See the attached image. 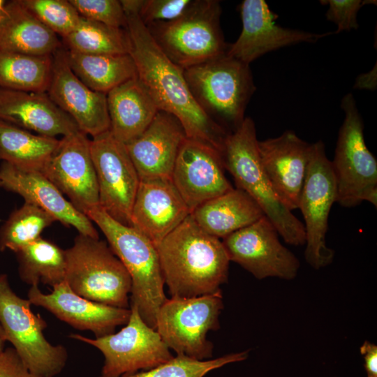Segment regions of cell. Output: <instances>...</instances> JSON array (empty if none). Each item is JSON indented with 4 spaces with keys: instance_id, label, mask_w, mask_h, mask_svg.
<instances>
[{
    "instance_id": "6da1fadb",
    "label": "cell",
    "mask_w": 377,
    "mask_h": 377,
    "mask_svg": "<svg viewBox=\"0 0 377 377\" xmlns=\"http://www.w3.org/2000/svg\"><path fill=\"white\" fill-rule=\"evenodd\" d=\"M126 16L129 52L138 78L159 110L174 115L186 137L207 144L222 154L230 134L210 119L196 103L184 76V70L172 62L151 38L138 15Z\"/></svg>"
},
{
    "instance_id": "7a4b0ae2",
    "label": "cell",
    "mask_w": 377,
    "mask_h": 377,
    "mask_svg": "<svg viewBox=\"0 0 377 377\" xmlns=\"http://www.w3.org/2000/svg\"><path fill=\"white\" fill-rule=\"evenodd\" d=\"M171 297L221 293L230 259L222 241L205 232L191 214L156 246Z\"/></svg>"
},
{
    "instance_id": "3957f363",
    "label": "cell",
    "mask_w": 377,
    "mask_h": 377,
    "mask_svg": "<svg viewBox=\"0 0 377 377\" xmlns=\"http://www.w3.org/2000/svg\"><path fill=\"white\" fill-rule=\"evenodd\" d=\"M86 216L104 234L130 275V306H135L142 320L155 329L158 311L167 299L156 246L133 227L113 219L100 206Z\"/></svg>"
},
{
    "instance_id": "277c9868",
    "label": "cell",
    "mask_w": 377,
    "mask_h": 377,
    "mask_svg": "<svg viewBox=\"0 0 377 377\" xmlns=\"http://www.w3.org/2000/svg\"><path fill=\"white\" fill-rule=\"evenodd\" d=\"M254 121L245 117L230 133L221 154L224 168L237 188L248 193L260 207L284 241L293 246L305 244L303 223L276 195L260 163Z\"/></svg>"
},
{
    "instance_id": "5b68a950",
    "label": "cell",
    "mask_w": 377,
    "mask_h": 377,
    "mask_svg": "<svg viewBox=\"0 0 377 377\" xmlns=\"http://www.w3.org/2000/svg\"><path fill=\"white\" fill-rule=\"evenodd\" d=\"M184 76L196 103L210 119L229 133L240 126L256 89L249 64L226 52L184 69Z\"/></svg>"
},
{
    "instance_id": "8992f818",
    "label": "cell",
    "mask_w": 377,
    "mask_h": 377,
    "mask_svg": "<svg viewBox=\"0 0 377 377\" xmlns=\"http://www.w3.org/2000/svg\"><path fill=\"white\" fill-rule=\"evenodd\" d=\"M65 256V281L74 293L111 306L130 308L131 279L109 244L79 234Z\"/></svg>"
},
{
    "instance_id": "52a82bcc",
    "label": "cell",
    "mask_w": 377,
    "mask_h": 377,
    "mask_svg": "<svg viewBox=\"0 0 377 377\" xmlns=\"http://www.w3.org/2000/svg\"><path fill=\"white\" fill-rule=\"evenodd\" d=\"M220 2L194 0L181 17L145 25L165 56L183 70L225 54Z\"/></svg>"
},
{
    "instance_id": "ba28073f",
    "label": "cell",
    "mask_w": 377,
    "mask_h": 377,
    "mask_svg": "<svg viewBox=\"0 0 377 377\" xmlns=\"http://www.w3.org/2000/svg\"><path fill=\"white\" fill-rule=\"evenodd\" d=\"M31 305L13 291L7 274H0V323L6 341L31 373L55 377L64 369L68 353L64 346L53 345L45 337L47 323L34 313Z\"/></svg>"
},
{
    "instance_id": "9c48e42d",
    "label": "cell",
    "mask_w": 377,
    "mask_h": 377,
    "mask_svg": "<svg viewBox=\"0 0 377 377\" xmlns=\"http://www.w3.org/2000/svg\"><path fill=\"white\" fill-rule=\"evenodd\" d=\"M345 117L340 128L333 161L337 202L353 207L367 201L377 206V161L364 137V124L353 95L341 99Z\"/></svg>"
},
{
    "instance_id": "30bf717a",
    "label": "cell",
    "mask_w": 377,
    "mask_h": 377,
    "mask_svg": "<svg viewBox=\"0 0 377 377\" xmlns=\"http://www.w3.org/2000/svg\"><path fill=\"white\" fill-rule=\"evenodd\" d=\"M223 308L221 293L194 297H170L160 307L156 330L177 355L211 359L213 344L207 335L219 328Z\"/></svg>"
},
{
    "instance_id": "8fae6325",
    "label": "cell",
    "mask_w": 377,
    "mask_h": 377,
    "mask_svg": "<svg viewBox=\"0 0 377 377\" xmlns=\"http://www.w3.org/2000/svg\"><path fill=\"white\" fill-rule=\"evenodd\" d=\"M131 316L119 332L98 338L79 334L69 337L98 349L104 357L100 377H121L154 368L170 360L173 355L156 329L130 306Z\"/></svg>"
},
{
    "instance_id": "7c38bea8",
    "label": "cell",
    "mask_w": 377,
    "mask_h": 377,
    "mask_svg": "<svg viewBox=\"0 0 377 377\" xmlns=\"http://www.w3.org/2000/svg\"><path fill=\"white\" fill-rule=\"evenodd\" d=\"M337 197L332 163L324 142L318 140L311 144L298 207L304 221L305 260L316 269L330 265L334 258V252L327 246L325 239L330 212Z\"/></svg>"
},
{
    "instance_id": "4fadbf2b",
    "label": "cell",
    "mask_w": 377,
    "mask_h": 377,
    "mask_svg": "<svg viewBox=\"0 0 377 377\" xmlns=\"http://www.w3.org/2000/svg\"><path fill=\"white\" fill-rule=\"evenodd\" d=\"M90 151L99 206L115 221L131 226V212L140 180L126 145L108 131L92 138Z\"/></svg>"
},
{
    "instance_id": "5bb4252c",
    "label": "cell",
    "mask_w": 377,
    "mask_h": 377,
    "mask_svg": "<svg viewBox=\"0 0 377 377\" xmlns=\"http://www.w3.org/2000/svg\"><path fill=\"white\" fill-rule=\"evenodd\" d=\"M279 233L265 215L252 224L223 238L230 261H233L258 279H294L300 268L297 258L279 239Z\"/></svg>"
},
{
    "instance_id": "9a60e30c",
    "label": "cell",
    "mask_w": 377,
    "mask_h": 377,
    "mask_svg": "<svg viewBox=\"0 0 377 377\" xmlns=\"http://www.w3.org/2000/svg\"><path fill=\"white\" fill-rule=\"evenodd\" d=\"M90 140L80 131L62 137L57 150L40 172L85 215L99 206Z\"/></svg>"
},
{
    "instance_id": "2e32d148",
    "label": "cell",
    "mask_w": 377,
    "mask_h": 377,
    "mask_svg": "<svg viewBox=\"0 0 377 377\" xmlns=\"http://www.w3.org/2000/svg\"><path fill=\"white\" fill-rule=\"evenodd\" d=\"M46 93L86 135L94 138L110 131L107 94L91 90L75 75L62 45L52 54Z\"/></svg>"
},
{
    "instance_id": "e0dca14e",
    "label": "cell",
    "mask_w": 377,
    "mask_h": 377,
    "mask_svg": "<svg viewBox=\"0 0 377 377\" xmlns=\"http://www.w3.org/2000/svg\"><path fill=\"white\" fill-rule=\"evenodd\" d=\"M221 154L211 146L187 137L178 153L171 180L191 213L233 188L225 175Z\"/></svg>"
},
{
    "instance_id": "ac0fdd59",
    "label": "cell",
    "mask_w": 377,
    "mask_h": 377,
    "mask_svg": "<svg viewBox=\"0 0 377 377\" xmlns=\"http://www.w3.org/2000/svg\"><path fill=\"white\" fill-rule=\"evenodd\" d=\"M239 8L242 29L236 41L228 44L226 54L247 64L271 51L300 43H315L334 34L282 27L276 23L278 15L264 0H244Z\"/></svg>"
},
{
    "instance_id": "d6986e66",
    "label": "cell",
    "mask_w": 377,
    "mask_h": 377,
    "mask_svg": "<svg viewBox=\"0 0 377 377\" xmlns=\"http://www.w3.org/2000/svg\"><path fill=\"white\" fill-rule=\"evenodd\" d=\"M52 288L51 293H44L38 286H31L27 299L31 304L45 309L75 329L90 331L95 338L113 334L130 318V308L114 307L87 300L74 293L66 281Z\"/></svg>"
},
{
    "instance_id": "ffe728a7",
    "label": "cell",
    "mask_w": 377,
    "mask_h": 377,
    "mask_svg": "<svg viewBox=\"0 0 377 377\" xmlns=\"http://www.w3.org/2000/svg\"><path fill=\"white\" fill-rule=\"evenodd\" d=\"M311 147L293 131L258 142L260 163L272 189L291 212L299 207Z\"/></svg>"
},
{
    "instance_id": "44dd1931",
    "label": "cell",
    "mask_w": 377,
    "mask_h": 377,
    "mask_svg": "<svg viewBox=\"0 0 377 377\" xmlns=\"http://www.w3.org/2000/svg\"><path fill=\"white\" fill-rule=\"evenodd\" d=\"M191 212L171 179L140 181L131 223L156 246Z\"/></svg>"
},
{
    "instance_id": "7402d4cb",
    "label": "cell",
    "mask_w": 377,
    "mask_h": 377,
    "mask_svg": "<svg viewBox=\"0 0 377 377\" xmlns=\"http://www.w3.org/2000/svg\"><path fill=\"white\" fill-rule=\"evenodd\" d=\"M186 138L180 121L174 115L159 110L146 130L126 145L140 180L171 179Z\"/></svg>"
},
{
    "instance_id": "603a6c76",
    "label": "cell",
    "mask_w": 377,
    "mask_h": 377,
    "mask_svg": "<svg viewBox=\"0 0 377 377\" xmlns=\"http://www.w3.org/2000/svg\"><path fill=\"white\" fill-rule=\"evenodd\" d=\"M0 183L1 187L19 194L24 202L41 208L63 225L73 227L79 234L99 238L92 221L66 199L41 172L22 170L3 161Z\"/></svg>"
},
{
    "instance_id": "cb8c5ba5",
    "label": "cell",
    "mask_w": 377,
    "mask_h": 377,
    "mask_svg": "<svg viewBox=\"0 0 377 377\" xmlns=\"http://www.w3.org/2000/svg\"><path fill=\"white\" fill-rule=\"evenodd\" d=\"M0 119L51 138L80 131L73 119L46 92L0 88Z\"/></svg>"
},
{
    "instance_id": "d4e9b609",
    "label": "cell",
    "mask_w": 377,
    "mask_h": 377,
    "mask_svg": "<svg viewBox=\"0 0 377 377\" xmlns=\"http://www.w3.org/2000/svg\"><path fill=\"white\" fill-rule=\"evenodd\" d=\"M107 107L110 131L125 145L139 137L159 111L138 77L110 90L107 94Z\"/></svg>"
},
{
    "instance_id": "484cf974",
    "label": "cell",
    "mask_w": 377,
    "mask_h": 377,
    "mask_svg": "<svg viewBox=\"0 0 377 377\" xmlns=\"http://www.w3.org/2000/svg\"><path fill=\"white\" fill-rule=\"evenodd\" d=\"M58 36L20 3L6 1L0 13V50L33 56H52L60 47Z\"/></svg>"
},
{
    "instance_id": "4316f807",
    "label": "cell",
    "mask_w": 377,
    "mask_h": 377,
    "mask_svg": "<svg viewBox=\"0 0 377 377\" xmlns=\"http://www.w3.org/2000/svg\"><path fill=\"white\" fill-rule=\"evenodd\" d=\"M191 216L205 232L223 239L256 222L265 214L248 193L233 188L203 203Z\"/></svg>"
},
{
    "instance_id": "83f0119b",
    "label": "cell",
    "mask_w": 377,
    "mask_h": 377,
    "mask_svg": "<svg viewBox=\"0 0 377 377\" xmlns=\"http://www.w3.org/2000/svg\"><path fill=\"white\" fill-rule=\"evenodd\" d=\"M60 139L23 129L0 119V160L25 171L41 172Z\"/></svg>"
},
{
    "instance_id": "f1b7e54d",
    "label": "cell",
    "mask_w": 377,
    "mask_h": 377,
    "mask_svg": "<svg viewBox=\"0 0 377 377\" xmlns=\"http://www.w3.org/2000/svg\"><path fill=\"white\" fill-rule=\"evenodd\" d=\"M66 51L73 72L93 91L107 94L118 85L138 77L129 54H88Z\"/></svg>"
},
{
    "instance_id": "f546056e",
    "label": "cell",
    "mask_w": 377,
    "mask_h": 377,
    "mask_svg": "<svg viewBox=\"0 0 377 377\" xmlns=\"http://www.w3.org/2000/svg\"><path fill=\"white\" fill-rule=\"evenodd\" d=\"M15 253L20 277L27 284L38 286L41 282L52 288L65 281V250L54 242L40 237Z\"/></svg>"
},
{
    "instance_id": "4dcf8cb0",
    "label": "cell",
    "mask_w": 377,
    "mask_h": 377,
    "mask_svg": "<svg viewBox=\"0 0 377 377\" xmlns=\"http://www.w3.org/2000/svg\"><path fill=\"white\" fill-rule=\"evenodd\" d=\"M52 56H33L0 50V88L46 92L51 77Z\"/></svg>"
},
{
    "instance_id": "1f68e13d",
    "label": "cell",
    "mask_w": 377,
    "mask_h": 377,
    "mask_svg": "<svg viewBox=\"0 0 377 377\" xmlns=\"http://www.w3.org/2000/svg\"><path fill=\"white\" fill-rule=\"evenodd\" d=\"M63 41L68 50L88 54H123L129 52L125 28H117L80 17L75 29Z\"/></svg>"
},
{
    "instance_id": "d6a6232c",
    "label": "cell",
    "mask_w": 377,
    "mask_h": 377,
    "mask_svg": "<svg viewBox=\"0 0 377 377\" xmlns=\"http://www.w3.org/2000/svg\"><path fill=\"white\" fill-rule=\"evenodd\" d=\"M55 219L41 208L29 202L13 211L0 228V251L16 253L36 240Z\"/></svg>"
},
{
    "instance_id": "836d02e7",
    "label": "cell",
    "mask_w": 377,
    "mask_h": 377,
    "mask_svg": "<svg viewBox=\"0 0 377 377\" xmlns=\"http://www.w3.org/2000/svg\"><path fill=\"white\" fill-rule=\"evenodd\" d=\"M248 355L249 351L246 350L206 360L177 355L150 369L121 377H204L209 371L224 365L245 360Z\"/></svg>"
},
{
    "instance_id": "e575fe53",
    "label": "cell",
    "mask_w": 377,
    "mask_h": 377,
    "mask_svg": "<svg viewBox=\"0 0 377 377\" xmlns=\"http://www.w3.org/2000/svg\"><path fill=\"white\" fill-rule=\"evenodd\" d=\"M41 24L62 38L77 27L80 15L69 0H20Z\"/></svg>"
},
{
    "instance_id": "d590c367",
    "label": "cell",
    "mask_w": 377,
    "mask_h": 377,
    "mask_svg": "<svg viewBox=\"0 0 377 377\" xmlns=\"http://www.w3.org/2000/svg\"><path fill=\"white\" fill-rule=\"evenodd\" d=\"M84 18L117 27L125 28L126 16L117 0H69Z\"/></svg>"
},
{
    "instance_id": "8d00e7d4",
    "label": "cell",
    "mask_w": 377,
    "mask_h": 377,
    "mask_svg": "<svg viewBox=\"0 0 377 377\" xmlns=\"http://www.w3.org/2000/svg\"><path fill=\"white\" fill-rule=\"evenodd\" d=\"M194 0H143L138 16L145 25L172 21L183 15Z\"/></svg>"
},
{
    "instance_id": "74e56055",
    "label": "cell",
    "mask_w": 377,
    "mask_h": 377,
    "mask_svg": "<svg viewBox=\"0 0 377 377\" xmlns=\"http://www.w3.org/2000/svg\"><path fill=\"white\" fill-rule=\"evenodd\" d=\"M320 2L329 6L325 16L327 20L337 24V29L334 34H337L343 31L357 29L359 27L358 11L364 4H369L370 1L326 0Z\"/></svg>"
},
{
    "instance_id": "f35d334b",
    "label": "cell",
    "mask_w": 377,
    "mask_h": 377,
    "mask_svg": "<svg viewBox=\"0 0 377 377\" xmlns=\"http://www.w3.org/2000/svg\"><path fill=\"white\" fill-rule=\"evenodd\" d=\"M0 377H38L31 373L13 347L0 352Z\"/></svg>"
},
{
    "instance_id": "ab89813d",
    "label": "cell",
    "mask_w": 377,
    "mask_h": 377,
    "mask_svg": "<svg viewBox=\"0 0 377 377\" xmlns=\"http://www.w3.org/2000/svg\"><path fill=\"white\" fill-rule=\"evenodd\" d=\"M360 353L364 360V369L367 377H377V346L369 342L364 341L360 347Z\"/></svg>"
},
{
    "instance_id": "60d3db41",
    "label": "cell",
    "mask_w": 377,
    "mask_h": 377,
    "mask_svg": "<svg viewBox=\"0 0 377 377\" xmlns=\"http://www.w3.org/2000/svg\"><path fill=\"white\" fill-rule=\"evenodd\" d=\"M143 0H121L120 3L125 15L139 14Z\"/></svg>"
},
{
    "instance_id": "b9f144b4",
    "label": "cell",
    "mask_w": 377,
    "mask_h": 377,
    "mask_svg": "<svg viewBox=\"0 0 377 377\" xmlns=\"http://www.w3.org/2000/svg\"><path fill=\"white\" fill-rule=\"evenodd\" d=\"M6 341V339L0 323V352L5 349V344Z\"/></svg>"
},
{
    "instance_id": "7bdbcfd3",
    "label": "cell",
    "mask_w": 377,
    "mask_h": 377,
    "mask_svg": "<svg viewBox=\"0 0 377 377\" xmlns=\"http://www.w3.org/2000/svg\"><path fill=\"white\" fill-rule=\"evenodd\" d=\"M6 1L4 0H0V13L3 11Z\"/></svg>"
},
{
    "instance_id": "ee69618b",
    "label": "cell",
    "mask_w": 377,
    "mask_h": 377,
    "mask_svg": "<svg viewBox=\"0 0 377 377\" xmlns=\"http://www.w3.org/2000/svg\"><path fill=\"white\" fill-rule=\"evenodd\" d=\"M0 187H1V183H0Z\"/></svg>"
}]
</instances>
